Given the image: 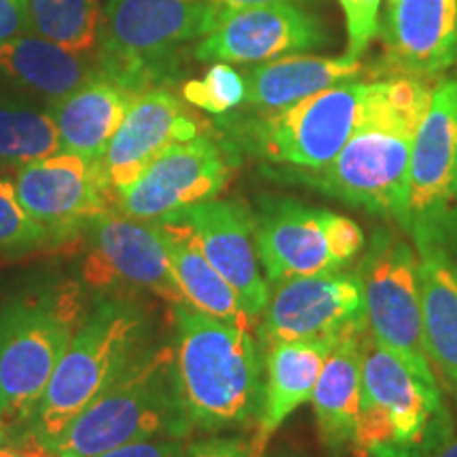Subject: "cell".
<instances>
[{
  "mask_svg": "<svg viewBox=\"0 0 457 457\" xmlns=\"http://www.w3.org/2000/svg\"><path fill=\"white\" fill-rule=\"evenodd\" d=\"M364 330L343 335L330 350L312 394L318 436L330 451L350 449L362 394Z\"/></svg>",
  "mask_w": 457,
  "mask_h": 457,
  "instance_id": "obj_24",
  "label": "cell"
},
{
  "mask_svg": "<svg viewBox=\"0 0 457 457\" xmlns=\"http://www.w3.org/2000/svg\"><path fill=\"white\" fill-rule=\"evenodd\" d=\"M367 327L362 278L356 271H333L286 279L273 286L265 312L256 322L261 352L284 341L341 339Z\"/></svg>",
  "mask_w": 457,
  "mask_h": 457,
  "instance_id": "obj_14",
  "label": "cell"
},
{
  "mask_svg": "<svg viewBox=\"0 0 457 457\" xmlns=\"http://www.w3.org/2000/svg\"><path fill=\"white\" fill-rule=\"evenodd\" d=\"M381 34L394 74L428 79L447 72L457 66V0H394Z\"/></svg>",
  "mask_w": 457,
  "mask_h": 457,
  "instance_id": "obj_19",
  "label": "cell"
},
{
  "mask_svg": "<svg viewBox=\"0 0 457 457\" xmlns=\"http://www.w3.org/2000/svg\"><path fill=\"white\" fill-rule=\"evenodd\" d=\"M339 339L284 341L262 350V396L250 457H267V445L301 404L310 403L313 387Z\"/></svg>",
  "mask_w": 457,
  "mask_h": 457,
  "instance_id": "obj_20",
  "label": "cell"
},
{
  "mask_svg": "<svg viewBox=\"0 0 457 457\" xmlns=\"http://www.w3.org/2000/svg\"><path fill=\"white\" fill-rule=\"evenodd\" d=\"M60 151V134L49 108L21 96L0 94V162L21 168Z\"/></svg>",
  "mask_w": 457,
  "mask_h": 457,
  "instance_id": "obj_27",
  "label": "cell"
},
{
  "mask_svg": "<svg viewBox=\"0 0 457 457\" xmlns=\"http://www.w3.org/2000/svg\"><path fill=\"white\" fill-rule=\"evenodd\" d=\"M182 100L210 114H228L245 100L244 74L227 62H214L202 79L182 85Z\"/></svg>",
  "mask_w": 457,
  "mask_h": 457,
  "instance_id": "obj_30",
  "label": "cell"
},
{
  "mask_svg": "<svg viewBox=\"0 0 457 457\" xmlns=\"http://www.w3.org/2000/svg\"><path fill=\"white\" fill-rule=\"evenodd\" d=\"M15 193L21 208L66 245L79 242L91 220L114 210V195L96 165L64 151L21 165Z\"/></svg>",
  "mask_w": 457,
  "mask_h": 457,
  "instance_id": "obj_15",
  "label": "cell"
},
{
  "mask_svg": "<svg viewBox=\"0 0 457 457\" xmlns=\"http://www.w3.org/2000/svg\"><path fill=\"white\" fill-rule=\"evenodd\" d=\"M254 245L267 284L347 270L367 245L356 220L293 197H261Z\"/></svg>",
  "mask_w": 457,
  "mask_h": 457,
  "instance_id": "obj_8",
  "label": "cell"
},
{
  "mask_svg": "<svg viewBox=\"0 0 457 457\" xmlns=\"http://www.w3.org/2000/svg\"><path fill=\"white\" fill-rule=\"evenodd\" d=\"M390 3H394V0H390Z\"/></svg>",
  "mask_w": 457,
  "mask_h": 457,
  "instance_id": "obj_40",
  "label": "cell"
},
{
  "mask_svg": "<svg viewBox=\"0 0 457 457\" xmlns=\"http://www.w3.org/2000/svg\"><path fill=\"white\" fill-rule=\"evenodd\" d=\"M185 447L176 438H162V441H142L129 443L123 447L106 451V453L96 457H182Z\"/></svg>",
  "mask_w": 457,
  "mask_h": 457,
  "instance_id": "obj_34",
  "label": "cell"
},
{
  "mask_svg": "<svg viewBox=\"0 0 457 457\" xmlns=\"http://www.w3.org/2000/svg\"><path fill=\"white\" fill-rule=\"evenodd\" d=\"M151 222L162 237L171 273L188 305L231 327L253 330V320L239 303L236 290L205 259L191 228L171 214Z\"/></svg>",
  "mask_w": 457,
  "mask_h": 457,
  "instance_id": "obj_23",
  "label": "cell"
},
{
  "mask_svg": "<svg viewBox=\"0 0 457 457\" xmlns=\"http://www.w3.org/2000/svg\"><path fill=\"white\" fill-rule=\"evenodd\" d=\"M362 71V62L345 55H284L278 60L254 64L244 72V104L259 112L279 111V108L310 98L318 91L356 81Z\"/></svg>",
  "mask_w": 457,
  "mask_h": 457,
  "instance_id": "obj_22",
  "label": "cell"
},
{
  "mask_svg": "<svg viewBox=\"0 0 457 457\" xmlns=\"http://www.w3.org/2000/svg\"><path fill=\"white\" fill-rule=\"evenodd\" d=\"M236 165L231 142L205 131L197 138L165 148L138 180L114 195V212L136 220H155L219 197Z\"/></svg>",
  "mask_w": 457,
  "mask_h": 457,
  "instance_id": "obj_13",
  "label": "cell"
},
{
  "mask_svg": "<svg viewBox=\"0 0 457 457\" xmlns=\"http://www.w3.org/2000/svg\"><path fill=\"white\" fill-rule=\"evenodd\" d=\"M434 457H457V438L445 443L443 447L434 453Z\"/></svg>",
  "mask_w": 457,
  "mask_h": 457,
  "instance_id": "obj_36",
  "label": "cell"
},
{
  "mask_svg": "<svg viewBox=\"0 0 457 457\" xmlns=\"http://www.w3.org/2000/svg\"><path fill=\"white\" fill-rule=\"evenodd\" d=\"M30 30L28 0H0V45Z\"/></svg>",
  "mask_w": 457,
  "mask_h": 457,
  "instance_id": "obj_33",
  "label": "cell"
},
{
  "mask_svg": "<svg viewBox=\"0 0 457 457\" xmlns=\"http://www.w3.org/2000/svg\"><path fill=\"white\" fill-rule=\"evenodd\" d=\"M57 245L66 244L21 208L15 182L0 179V256L49 253Z\"/></svg>",
  "mask_w": 457,
  "mask_h": 457,
  "instance_id": "obj_29",
  "label": "cell"
},
{
  "mask_svg": "<svg viewBox=\"0 0 457 457\" xmlns=\"http://www.w3.org/2000/svg\"><path fill=\"white\" fill-rule=\"evenodd\" d=\"M7 443H9V434H7V428H4L3 415H0V445H7Z\"/></svg>",
  "mask_w": 457,
  "mask_h": 457,
  "instance_id": "obj_38",
  "label": "cell"
},
{
  "mask_svg": "<svg viewBox=\"0 0 457 457\" xmlns=\"http://www.w3.org/2000/svg\"><path fill=\"white\" fill-rule=\"evenodd\" d=\"M358 273L370 337L421 381L438 386L426 350L413 248L390 228H379L369 242Z\"/></svg>",
  "mask_w": 457,
  "mask_h": 457,
  "instance_id": "obj_11",
  "label": "cell"
},
{
  "mask_svg": "<svg viewBox=\"0 0 457 457\" xmlns=\"http://www.w3.org/2000/svg\"><path fill=\"white\" fill-rule=\"evenodd\" d=\"M327 43L328 32L316 15L293 3L261 4L225 9L214 30L195 47V57L227 64H262Z\"/></svg>",
  "mask_w": 457,
  "mask_h": 457,
  "instance_id": "obj_16",
  "label": "cell"
},
{
  "mask_svg": "<svg viewBox=\"0 0 457 457\" xmlns=\"http://www.w3.org/2000/svg\"><path fill=\"white\" fill-rule=\"evenodd\" d=\"M191 434L179 398L174 345H151L45 449V457H96L129 443Z\"/></svg>",
  "mask_w": 457,
  "mask_h": 457,
  "instance_id": "obj_5",
  "label": "cell"
},
{
  "mask_svg": "<svg viewBox=\"0 0 457 457\" xmlns=\"http://www.w3.org/2000/svg\"><path fill=\"white\" fill-rule=\"evenodd\" d=\"M222 13L212 0H108L102 72L136 94L153 89L159 57L212 32Z\"/></svg>",
  "mask_w": 457,
  "mask_h": 457,
  "instance_id": "obj_9",
  "label": "cell"
},
{
  "mask_svg": "<svg viewBox=\"0 0 457 457\" xmlns=\"http://www.w3.org/2000/svg\"><path fill=\"white\" fill-rule=\"evenodd\" d=\"M347 28L345 57L360 60L379 32L381 0H339Z\"/></svg>",
  "mask_w": 457,
  "mask_h": 457,
  "instance_id": "obj_31",
  "label": "cell"
},
{
  "mask_svg": "<svg viewBox=\"0 0 457 457\" xmlns=\"http://www.w3.org/2000/svg\"><path fill=\"white\" fill-rule=\"evenodd\" d=\"M273 457H303V455H299V453H278V455H273Z\"/></svg>",
  "mask_w": 457,
  "mask_h": 457,
  "instance_id": "obj_39",
  "label": "cell"
},
{
  "mask_svg": "<svg viewBox=\"0 0 457 457\" xmlns=\"http://www.w3.org/2000/svg\"><path fill=\"white\" fill-rule=\"evenodd\" d=\"M0 72L54 104L98 77L102 66L100 57L91 60L38 34H21L0 45Z\"/></svg>",
  "mask_w": 457,
  "mask_h": 457,
  "instance_id": "obj_25",
  "label": "cell"
},
{
  "mask_svg": "<svg viewBox=\"0 0 457 457\" xmlns=\"http://www.w3.org/2000/svg\"><path fill=\"white\" fill-rule=\"evenodd\" d=\"M83 236L89 250L81 261L79 279L89 293L146 290L171 305L187 303L151 220L128 219L112 210L91 220Z\"/></svg>",
  "mask_w": 457,
  "mask_h": 457,
  "instance_id": "obj_12",
  "label": "cell"
},
{
  "mask_svg": "<svg viewBox=\"0 0 457 457\" xmlns=\"http://www.w3.org/2000/svg\"><path fill=\"white\" fill-rule=\"evenodd\" d=\"M182 457H250V443L244 436H210L188 445Z\"/></svg>",
  "mask_w": 457,
  "mask_h": 457,
  "instance_id": "obj_32",
  "label": "cell"
},
{
  "mask_svg": "<svg viewBox=\"0 0 457 457\" xmlns=\"http://www.w3.org/2000/svg\"><path fill=\"white\" fill-rule=\"evenodd\" d=\"M79 278L34 271L0 286V415L9 443L30 426L45 387L87 316ZM94 296V295H91Z\"/></svg>",
  "mask_w": 457,
  "mask_h": 457,
  "instance_id": "obj_2",
  "label": "cell"
},
{
  "mask_svg": "<svg viewBox=\"0 0 457 457\" xmlns=\"http://www.w3.org/2000/svg\"><path fill=\"white\" fill-rule=\"evenodd\" d=\"M417 276L428 358L457 392V256L417 250Z\"/></svg>",
  "mask_w": 457,
  "mask_h": 457,
  "instance_id": "obj_26",
  "label": "cell"
},
{
  "mask_svg": "<svg viewBox=\"0 0 457 457\" xmlns=\"http://www.w3.org/2000/svg\"><path fill=\"white\" fill-rule=\"evenodd\" d=\"M373 83L347 81L271 112L228 114V142L271 165L318 170L333 162L362 121Z\"/></svg>",
  "mask_w": 457,
  "mask_h": 457,
  "instance_id": "obj_7",
  "label": "cell"
},
{
  "mask_svg": "<svg viewBox=\"0 0 457 457\" xmlns=\"http://www.w3.org/2000/svg\"><path fill=\"white\" fill-rule=\"evenodd\" d=\"M153 345V316L134 293H100L34 411L20 441L11 443L26 457H45V449L66 426L98 398Z\"/></svg>",
  "mask_w": 457,
  "mask_h": 457,
  "instance_id": "obj_3",
  "label": "cell"
},
{
  "mask_svg": "<svg viewBox=\"0 0 457 457\" xmlns=\"http://www.w3.org/2000/svg\"><path fill=\"white\" fill-rule=\"evenodd\" d=\"M174 327L176 386L191 430L222 432L256 421L265 367L253 330L188 303L174 305Z\"/></svg>",
  "mask_w": 457,
  "mask_h": 457,
  "instance_id": "obj_4",
  "label": "cell"
},
{
  "mask_svg": "<svg viewBox=\"0 0 457 457\" xmlns=\"http://www.w3.org/2000/svg\"><path fill=\"white\" fill-rule=\"evenodd\" d=\"M32 32L74 54L98 47L102 34L100 0H28Z\"/></svg>",
  "mask_w": 457,
  "mask_h": 457,
  "instance_id": "obj_28",
  "label": "cell"
},
{
  "mask_svg": "<svg viewBox=\"0 0 457 457\" xmlns=\"http://www.w3.org/2000/svg\"><path fill=\"white\" fill-rule=\"evenodd\" d=\"M136 96L140 94L100 72L71 96L54 102L49 111L57 125L62 151L98 163Z\"/></svg>",
  "mask_w": 457,
  "mask_h": 457,
  "instance_id": "obj_21",
  "label": "cell"
},
{
  "mask_svg": "<svg viewBox=\"0 0 457 457\" xmlns=\"http://www.w3.org/2000/svg\"><path fill=\"white\" fill-rule=\"evenodd\" d=\"M0 457H26V455L21 453L15 445L7 443V445H0Z\"/></svg>",
  "mask_w": 457,
  "mask_h": 457,
  "instance_id": "obj_37",
  "label": "cell"
},
{
  "mask_svg": "<svg viewBox=\"0 0 457 457\" xmlns=\"http://www.w3.org/2000/svg\"><path fill=\"white\" fill-rule=\"evenodd\" d=\"M222 9H248L261 7V4H279V3H303V0H212Z\"/></svg>",
  "mask_w": 457,
  "mask_h": 457,
  "instance_id": "obj_35",
  "label": "cell"
},
{
  "mask_svg": "<svg viewBox=\"0 0 457 457\" xmlns=\"http://www.w3.org/2000/svg\"><path fill=\"white\" fill-rule=\"evenodd\" d=\"M171 216L191 228L205 259L236 290L239 303L256 327L270 303L271 288L256 256V214L253 208L242 199L212 197L171 212Z\"/></svg>",
  "mask_w": 457,
  "mask_h": 457,
  "instance_id": "obj_17",
  "label": "cell"
},
{
  "mask_svg": "<svg viewBox=\"0 0 457 457\" xmlns=\"http://www.w3.org/2000/svg\"><path fill=\"white\" fill-rule=\"evenodd\" d=\"M449 436L451 421L441 387L421 381L367 330L352 453L356 457H430Z\"/></svg>",
  "mask_w": 457,
  "mask_h": 457,
  "instance_id": "obj_6",
  "label": "cell"
},
{
  "mask_svg": "<svg viewBox=\"0 0 457 457\" xmlns=\"http://www.w3.org/2000/svg\"><path fill=\"white\" fill-rule=\"evenodd\" d=\"M404 233L415 248L457 256V74L432 85L409 168Z\"/></svg>",
  "mask_w": 457,
  "mask_h": 457,
  "instance_id": "obj_10",
  "label": "cell"
},
{
  "mask_svg": "<svg viewBox=\"0 0 457 457\" xmlns=\"http://www.w3.org/2000/svg\"><path fill=\"white\" fill-rule=\"evenodd\" d=\"M430 96L432 85L420 77L392 74L375 81L362 121L333 162L318 170L265 171L396 222L404 231L411 155Z\"/></svg>",
  "mask_w": 457,
  "mask_h": 457,
  "instance_id": "obj_1",
  "label": "cell"
},
{
  "mask_svg": "<svg viewBox=\"0 0 457 457\" xmlns=\"http://www.w3.org/2000/svg\"><path fill=\"white\" fill-rule=\"evenodd\" d=\"M205 134L204 121L168 89H146L131 102L106 153L96 163L108 191L117 195L140 179L165 148Z\"/></svg>",
  "mask_w": 457,
  "mask_h": 457,
  "instance_id": "obj_18",
  "label": "cell"
}]
</instances>
